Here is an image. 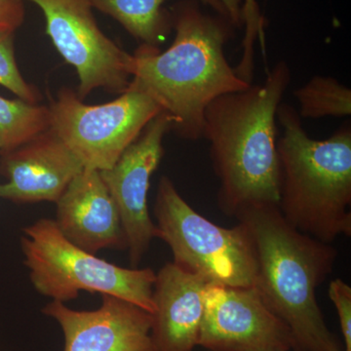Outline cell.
<instances>
[{
    "mask_svg": "<svg viewBox=\"0 0 351 351\" xmlns=\"http://www.w3.org/2000/svg\"><path fill=\"white\" fill-rule=\"evenodd\" d=\"M276 119L280 164L278 208L293 228L332 244L351 235V127L326 140L307 135L297 110L281 103Z\"/></svg>",
    "mask_w": 351,
    "mask_h": 351,
    "instance_id": "4",
    "label": "cell"
},
{
    "mask_svg": "<svg viewBox=\"0 0 351 351\" xmlns=\"http://www.w3.org/2000/svg\"><path fill=\"white\" fill-rule=\"evenodd\" d=\"M58 228L69 241L96 255L127 250L119 209L99 170L83 168L56 202Z\"/></svg>",
    "mask_w": 351,
    "mask_h": 351,
    "instance_id": "13",
    "label": "cell"
},
{
    "mask_svg": "<svg viewBox=\"0 0 351 351\" xmlns=\"http://www.w3.org/2000/svg\"><path fill=\"white\" fill-rule=\"evenodd\" d=\"M242 21L245 25V36L242 41L241 60L235 68V73L240 78L252 83L254 73V44L260 39L265 49V21L261 14L257 0H244L242 3Z\"/></svg>",
    "mask_w": 351,
    "mask_h": 351,
    "instance_id": "19",
    "label": "cell"
},
{
    "mask_svg": "<svg viewBox=\"0 0 351 351\" xmlns=\"http://www.w3.org/2000/svg\"><path fill=\"white\" fill-rule=\"evenodd\" d=\"M166 1L168 0H93V5L117 20L133 38L145 45L157 46L173 29L170 11L163 8ZM198 1L230 19L221 0Z\"/></svg>",
    "mask_w": 351,
    "mask_h": 351,
    "instance_id": "15",
    "label": "cell"
},
{
    "mask_svg": "<svg viewBox=\"0 0 351 351\" xmlns=\"http://www.w3.org/2000/svg\"><path fill=\"white\" fill-rule=\"evenodd\" d=\"M51 128L91 169L112 168L127 147L162 110L149 95L130 86L103 105H86L63 88L50 105Z\"/></svg>",
    "mask_w": 351,
    "mask_h": 351,
    "instance_id": "7",
    "label": "cell"
},
{
    "mask_svg": "<svg viewBox=\"0 0 351 351\" xmlns=\"http://www.w3.org/2000/svg\"><path fill=\"white\" fill-rule=\"evenodd\" d=\"M201 4L181 0L171 7L176 36L167 50L142 44L132 55L131 84L154 99L172 119V130L188 141L203 138L205 110L215 99L252 84L226 60V44L237 27Z\"/></svg>",
    "mask_w": 351,
    "mask_h": 351,
    "instance_id": "1",
    "label": "cell"
},
{
    "mask_svg": "<svg viewBox=\"0 0 351 351\" xmlns=\"http://www.w3.org/2000/svg\"><path fill=\"white\" fill-rule=\"evenodd\" d=\"M301 119L343 117L351 114V90L331 76H313L294 92Z\"/></svg>",
    "mask_w": 351,
    "mask_h": 351,
    "instance_id": "17",
    "label": "cell"
},
{
    "mask_svg": "<svg viewBox=\"0 0 351 351\" xmlns=\"http://www.w3.org/2000/svg\"><path fill=\"white\" fill-rule=\"evenodd\" d=\"M27 1L43 11L46 34L64 61L75 69L80 100L100 88L115 94L128 89L132 55L101 32L94 17L93 0Z\"/></svg>",
    "mask_w": 351,
    "mask_h": 351,
    "instance_id": "8",
    "label": "cell"
},
{
    "mask_svg": "<svg viewBox=\"0 0 351 351\" xmlns=\"http://www.w3.org/2000/svg\"><path fill=\"white\" fill-rule=\"evenodd\" d=\"M0 156V199L16 204L56 203L84 168L52 128Z\"/></svg>",
    "mask_w": 351,
    "mask_h": 351,
    "instance_id": "12",
    "label": "cell"
},
{
    "mask_svg": "<svg viewBox=\"0 0 351 351\" xmlns=\"http://www.w3.org/2000/svg\"><path fill=\"white\" fill-rule=\"evenodd\" d=\"M50 128L49 107L0 96V154L17 149Z\"/></svg>",
    "mask_w": 351,
    "mask_h": 351,
    "instance_id": "16",
    "label": "cell"
},
{
    "mask_svg": "<svg viewBox=\"0 0 351 351\" xmlns=\"http://www.w3.org/2000/svg\"><path fill=\"white\" fill-rule=\"evenodd\" d=\"M170 131L172 119L166 112L159 113L112 168L100 171L119 209L132 267H137L156 239L147 195L152 176L163 157V138Z\"/></svg>",
    "mask_w": 351,
    "mask_h": 351,
    "instance_id": "10",
    "label": "cell"
},
{
    "mask_svg": "<svg viewBox=\"0 0 351 351\" xmlns=\"http://www.w3.org/2000/svg\"><path fill=\"white\" fill-rule=\"evenodd\" d=\"M290 82V68L280 61L263 84L219 97L205 110L203 138L219 179V207L228 216L279 205L276 113Z\"/></svg>",
    "mask_w": 351,
    "mask_h": 351,
    "instance_id": "2",
    "label": "cell"
},
{
    "mask_svg": "<svg viewBox=\"0 0 351 351\" xmlns=\"http://www.w3.org/2000/svg\"><path fill=\"white\" fill-rule=\"evenodd\" d=\"M198 346L207 351H292L287 325L272 313L255 286L208 283L203 291Z\"/></svg>",
    "mask_w": 351,
    "mask_h": 351,
    "instance_id": "9",
    "label": "cell"
},
{
    "mask_svg": "<svg viewBox=\"0 0 351 351\" xmlns=\"http://www.w3.org/2000/svg\"><path fill=\"white\" fill-rule=\"evenodd\" d=\"M235 218L253 240L255 287L292 332L293 351H343L316 298L317 288L334 269L336 248L295 230L274 205L249 208Z\"/></svg>",
    "mask_w": 351,
    "mask_h": 351,
    "instance_id": "3",
    "label": "cell"
},
{
    "mask_svg": "<svg viewBox=\"0 0 351 351\" xmlns=\"http://www.w3.org/2000/svg\"><path fill=\"white\" fill-rule=\"evenodd\" d=\"M329 298L336 307L345 348L351 351V287L341 278H336L330 283Z\"/></svg>",
    "mask_w": 351,
    "mask_h": 351,
    "instance_id": "20",
    "label": "cell"
},
{
    "mask_svg": "<svg viewBox=\"0 0 351 351\" xmlns=\"http://www.w3.org/2000/svg\"><path fill=\"white\" fill-rule=\"evenodd\" d=\"M95 311H75L52 301L43 313L64 334V351H157L152 337V313L112 295H101Z\"/></svg>",
    "mask_w": 351,
    "mask_h": 351,
    "instance_id": "11",
    "label": "cell"
},
{
    "mask_svg": "<svg viewBox=\"0 0 351 351\" xmlns=\"http://www.w3.org/2000/svg\"><path fill=\"white\" fill-rule=\"evenodd\" d=\"M228 13V17L237 27L243 25L242 21V0H221Z\"/></svg>",
    "mask_w": 351,
    "mask_h": 351,
    "instance_id": "22",
    "label": "cell"
},
{
    "mask_svg": "<svg viewBox=\"0 0 351 351\" xmlns=\"http://www.w3.org/2000/svg\"><path fill=\"white\" fill-rule=\"evenodd\" d=\"M202 276L165 263L156 274L152 337L157 351H193L198 346L202 321Z\"/></svg>",
    "mask_w": 351,
    "mask_h": 351,
    "instance_id": "14",
    "label": "cell"
},
{
    "mask_svg": "<svg viewBox=\"0 0 351 351\" xmlns=\"http://www.w3.org/2000/svg\"><path fill=\"white\" fill-rule=\"evenodd\" d=\"M20 244L29 280L44 297L66 302L82 291L100 293L154 313V269H126L83 250L62 234L52 219H39L23 228Z\"/></svg>",
    "mask_w": 351,
    "mask_h": 351,
    "instance_id": "5",
    "label": "cell"
},
{
    "mask_svg": "<svg viewBox=\"0 0 351 351\" xmlns=\"http://www.w3.org/2000/svg\"><path fill=\"white\" fill-rule=\"evenodd\" d=\"M24 20L23 0H0V29L15 32Z\"/></svg>",
    "mask_w": 351,
    "mask_h": 351,
    "instance_id": "21",
    "label": "cell"
},
{
    "mask_svg": "<svg viewBox=\"0 0 351 351\" xmlns=\"http://www.w3.org/2000/svg\"><path fill=\"white\" fill-rule=\"evenodd\" d=\"M154 216L156 239L169 246L176 265L210 283L255 286V248L248 228L241 221L233 228L212 223L182 198L166 176L157 186Z\"/></svg>",
    "mask_w": 351,
    "mask_h": 351,
    "instance_id": "6",
    "label": "cell"
},
{
    "mask_svg": "<svg viewBox=\"0 0 351 351\" xmlns=\"http://www.w3.org/2000/svg\"><path fill=\"white\" fill-rule=\"evenodd\" d=\"M14 32L0 29V85L15 94L21 100L29 104H38L40 94L29 84L16 62L14 51Z\"/></svg>",
    "mask_w": 351,
    "mask_h": 351,
    "instance_id": "18",
    "label": "cell"
}]
</instances>
